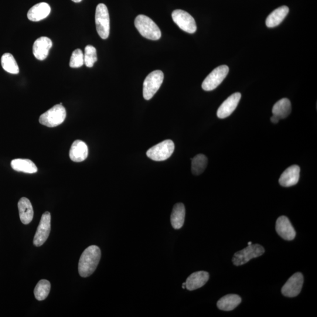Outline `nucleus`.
<instances>
[{
  "label": "nucleus",
  "mask_w": 317,
  "mask_h": 317,
  "mask_svg": "<svg viewBox=\"0 0 317 317\" xmlns=\"http://www.w3.org/2000/svg\"><path fill=\"white\" fill-rule=\"evenodd\" d=\"M101 257L100 248L97 245H91L84 250L78 264V271L81 277H88L94 273Z\"/></svg>",
  "instance_id": "obj_1"
},
{
  "label": "nucleus",
  "mask_w": 317,
  "mask_h": 317,
  "mask_svg": "<svg viewBox=\"0 0 317 317\" xmlns=\"http://www.w3.org/2000/svg\"><path fill=\"white\" fill-rule=\"evenodd\" d=\"M135 26L145 38L155 41L161 39V30L149 17L145 15L138 16L135 20Z\"/></svg>",
  "instance_id": "obj_2"
},
{
  "label": "nucleus",
  "mask_w": 317,
  "mask_h": 317,
  "mask_svg": "<svg viewBox=\"0 0 317 317\" xmlns=\"http://www.w3.org/2000/svg\"><path fill=\"white\" fill-rule=\"evenodd\" d=\"M67 112L62 105H56L40 116L39 122L41 124L47 127H56L62 124L66 119Z\"/></svg>",
  "instance_id": "obj_3"
},
{
  "label": "nucleus",
  "mask_w": 317,
  "mask_h": 317,
  "mask_svg": "<svg viewBox=\"0 0 317 317\" xmlns=\"http://www.w3.org/2000/svg\"><path fill=\"white\" fill-rule=\"evenodd\" d=\"M95 24L97 33L101 38L107 39L110 36V19L107 7L104 4H99L95 12Z\"/></svg>",
  "instance_id": "obj_4"
},
{
  "label": "nucleus",
  "mask_w": 317,
  "mask_h": 317,
  "mask_svg": "<svg viewBox=\"0 0 317 317\" xmlns=\"http://www.w3.org/2000/svg\"><path fill=\"white\" fill-rule=\"evenodd\" d=\"M164 79L162 71L156 70L150 73L144 83L143 95L146 100H150L159 90Z\"/></svg>",
  "instance_id": "obj_5"
},
{
  "label": "nucleus",
  "mask_w": 317,
  "mask_h": 317,
  "mask_svg": "<svg viewBox=\"0 0 317 317\" xmlns=\"http://www.w3.org/2000/svg\"><path fill=\"white\" fill-rule=\"evenodd\" d=\"M175 150V144L172 140H165L150 148L146 155L155 161H163L172 156Z\"/></svg>",
  "instance_id": "obj_6"
},
{
  "label": "nucleus",
  "mask_w": 317,
  "mask_h": 317,
  "mask_svg": "<svg viewBox=\"0 0 317 317\" xmlns=\"http://www.w3.org/2000/svg\"><path fill=\"white\" fill-rule=\"evenodd\" d=\"M265 250L261 245L255 244L248 245L244 249L235 253L232 259L233 264L236 266L245 264L252 258L261 256Z\"/></svg>",
  "instance_id": "obj_7"
},
{
  "label": "nucleus",
  "mask_w": 317,
  "mask_h": 317,
  "mask_svg": "<svg viewBox=\"0 0 317 317\" xmlns=\"http://www.w3.org/2000/svg\"><path fill=\"white\" fill-rule=\"evenodd\" d=\"M229 71L227 66H221L215 68L203 82L202 87L206 91L215 90L226 78Z\"/></svg>",
  "instance_id": "obj_8"
},
{
  "label": "nucleus",
  "mask_w": 317,
  "mask_h": 317,
  "mask_svg": "<svg viewBox=\"0 0 317 317\" xmlns=\"http://www.w3.org/2000/svg\"><path fill=\"white\" fill-rule=\"evenodd\" d=\"M172 17L174 23L184 32L189 34L196 32L195 20L188 13L182 10H176L173 12Z\"/></svg>",
  "instance_id": "obj_9"
},
{
  "label": "nucleus",
  "mask_w": 317,
  "mask_h": 317,
  "mask_svg": "<svg viewBox=\"0 0 317 317\" xmlns=\"http://www.w3.org/2000/svg\"><path fill=\"white\" fill-rule=\"evenodd\" d=\"M51 231V214L44 213L41 219L38 228L34 238L33 243L36 247L42 246L49 238Z\"/></svg>",
  "instance_id": "obj_10"
},
{
  "label": "nucleus",
  "mask_w": 317,
  "mask_h": 317,
  "mask_svg": "<svg viewBox=\"0 0 317 317\" xmlns=\"http://www.w3.org/2000/svg\"><path fill=\"white\" fill-rule=\"evenodd\" d=\"M304 277L301 272H296L285 282L281 289L282 294L287 297H295L300 293Z\"/></svg>",
  "instance_id": "obj_11"
},
{
  "label": "nucleus",
  "mask_w": 317,
  "mask_h": 317,
  "mask_svg": "<svg viewBox=\"0 0 317 317\" xmlns=\"http://www.w3.org/2000/svg\"><path fill=\"white\" fill-rule=\"evenodd\" d=\"M241 95L239 93H234L225 100L220 106L217 112L218 118L224 119L229 117L236 110L240 101Z\"/></svg>",
  "instance_id": "obj_12"
},
{
  "label": "nucleus",
  "mask_w": 317,
  "mask_h": 317,
  "mask_svg": "<svg viewBox=\"0 0 317 317\" xmlns=\"http://www.w3.org/2000/svg\"><path fill=\"white\" fill-rule=\"evenodd\" d=\"M275 229L279 236L286 240H292L295 237L294 228L292 226L288 218L282 216L276 221Z\"/></svg>",
  "instance_id": "obj_13"
},
{
  "label": "nucleus",
  "mask_w": 317,
  "mask_h": 317,
  "mask_svg": "<svg viewBox=\"0 0 317 317\" xmlns=\"http://www.w3.org/2000/svg\"><path fill=\"white\" fill-rule=\"evenodd\" d=\"M52 46L53 43L49 38L46 37H40L34 43L33 52L34 57L40 61L46 59Z\"/></svg>",
  "instance_id": "obj_14"
},
{
  "label": "nucleus",
  "mask_w": 317,
  "mask_h": 317,
  "mask_svg": "<svg viewBox=\"0 0 317 317\" xmlns=\"http://www.w3.org/2000/svg\"><path fill=\"white\" fill-rule=\"evenodd\" d=\"M300 168L297 165L289 166L281 174L279 179V183L283 187L294 186L299 181Z\"/></svg>",
  "instance_id": "obj_15"
},
{
  "label": "nucleus",
  "mask_w": 317,
  "mask_h": 317,
  "mask_svg": "<svg viewBox=\"0 0 317 317\" xmlns=\"http://www.w3.org/2000/svg\"><path fill=\"white\" fill-rule=\"evenodd\" d=\"M209 279V274L206 271L193 272L186 279V288L189 291L195 290L205 285Z\"/></svg>",
  "instance_id": "obj_16"
},
{
  "label": "nucleus",
  "mask_w": 317,
  "mask_h": 317,
  "mask_svg": "<svg viewBox=\"0 0 317 317\" xmlns=\"http://www.w3.org/2000/svg\"><path fill=\"white\" fill-rule=\"evenodd\" d=\"M88 156V146L81 140H76L73 142L70 151V158L75 162L85 161Z\"/></svg>",
  "instance_id": "obj_17"
},
{
  "label": "nucleus",
  "mask_w": 317,
  "mask_h": 317,
  "mask_svg": "<svg viewBox=\"0 0 317 317\" xmlns=\"http://www.w3.org/2000/svg\"><path fill=\"white\" fill-rule=\"evenodd\" d=\"M51 13V8L46 3H40L34 6L27 13V17L32 22H40L47 18Z\"/></svg>",
  "instance_id": "obj_18"
},
{
  "label": "nucleus",
  "mask_w": 317,
  "mask_h": 317,
  "mask_svg": "<svg viewBox=\"0 0 317 317\" xmlns=\"http://www.w3.org/2000/svg\"><path fill=\"white\" fill-rule=\"evenodd\" d=\"M20 220L24 224H29L33 219L34 210L29 199L22 197L18 203Z\"/></svg>",
  "instance_id": "obj_19"
},
{
  "label": "nucleus",
  "mask_w": 317,
  "mask_h": 317,
  "mask_svg": "<svg viewBox=\"0 0 317 317\" xmlns=\"http://www.w3.org/2000/svg\"><path fill=\"white\" fill-rule=\"evenodd\" d=\"M185 207L183 203H177L174 206L171 217H170V221H171L172 227L175 229L178 230L183 227L185 222Z\"/></svg>",
  "instance_id": "obj_20"
},
{
  "label": "nucleus",
  "mask_w": 317,
  "mask_h": 317,
  "mask_svg": "<svg viewBox=\"0 0 317 317\" xmlns=\"http://www.w3.org/2000/svg\"><path fill=\"white\" fill-rule=\"evenodd\" d=\"M289 12V9L287 6H282L274 10L267 17L265 24L268 28H273L280 25Z\"/></svg>",
  "instance_id": "obj_21"
},
{
  "label": "nucleus",
  "mask_w": 317,
  "mask_h": 317,
  "mask_svg": "<svg viewBox=\"0 0 317 317\" xmlns=\"http://www.w3.org/2000/svg\"><path fill=\"white\" fill-rule=\"evenodd\" d=\"M291 112V104L287 98H282L276 102L272 109V115L276 116L279 119L288 117Z\"/></svg>",
  "instance_id": "obj_22"
},
{
  "label": "nucleus",
  "mask_w": 317,
  "mask_h": 317,
  "mask_svg": "<svg viewBox=\"0 0 317 317\" xmlns=\"http://www.w3.org/2000/svg\"><path fill=\"white\" fill-rule=\"evenodd\" d=\"M241 298L236 294H228L221 298L217 303V307L223 311H232L240 304Z\"/></svg>",
  "instance_id": "obj_23"
},
{
  "label": "nucleus",
  "mask_w": 317,
  "mask_h": 317,
  "mask_svg": "<svg viewBox=\"0 0 317 317\" xmlns=\"http://www.w3.org/2000/svg\"><path fill=\"white\" fill-rule=\"evenodd\" d=\"M11 166L12 168L17 172L32 174L38 171L35 163L29 159H14L11 162Z\"/></svg>",
  "instance_id": "obj_24"
},
{
  "label": "nucleus",
  "mask_w": 317,
  "mask_h": 317,
  "mask_svg": "<svg viewBox=\"0 0 317 317\" xmlns=\"http://www.w3.org/2000/svg\"><path fill=\"white\" fill-rule=\"evenodd\" d=\"M2 66L7 72L12 74L19 73V67L12 54L6 53L2 57Z\"/></svg>",
  "instance_id": "obj_25"
},
{
  "label": "nucleus",
  "mask_w": 317,
  "mask_h": 317,
  "mask_svg": "<svg viewBox=\"0 0 317 317\" xmlns=\"http://www.w3.org/2000/svg\"><path fill=\"white\" fill-rule=\"evenodd\" d=\"M51 289V284L50 281L47 279H42L36 286L34 289V295L35 297L39 301L44 300L49 296Z\"/></svg>",
  "instance_id": "obj_26"
},
{
  "label": "nucleus",
  "mask_w": 317,
  "mask_h": 317,
  "mask_svg": "<svg viewBox=\"0 0 317 317\" xmlns=\"http://www.w3.org/2000/svg\"><path fill=\"white\" fill-rule=\"evenodd\" d=\"M208 160L203 154H199L194 157L192 160V172L193 175H199L206 169Z\"/></svg>",
  "instance_id": "obj_27"
},
{
  "label": "nucleus",
  "mask_w": 317,
  "mask_h": 317,
  "mask_svg": "<svg viewBox=\"0 0 317 317\" xmlns=\"http://www.w3.org/2000/svg\"><path fill=\"white\" fill-rule=\"evenodd\" d=\"M84 64L88 68H92L97 61V50L93 46L88 45L85 49Z\"/></svg>",
  "instance_id": "obj_28"
},
{
  "label": "nucleus",
  "mask_w": 317,
  "mask_h": 317,
  "mask_svg": "<svg viewBox=\"0 0 317 317\" xmlns=\"http://www.w3.org/2000/svg\"><path fill=\"white\" fill-rule=\"evenodd\" d=\"M84 64V56L83 51L77 49L74 51L71 56L70 66L71 68H80Z\"/></svg>",
  "instance_id": "obj_29"
},
{
  "label": "nucleus",
  "mask_w": 317,
  "mask_h": 317,
  "mask_svg": "<svg viewBox=\"0 0 317 317\" xmlns=\"http://www.w3.org/2000/svg\"><path fill=\"white\" fill-rule=\"evenodd\" d=\"M280 120L278 117H276V116L272 115L271 118V121L273 124H277L279 121Z\"/></svg>",
  "instance_id": "obj_30"
},
{
  "label": "nucleus",
  "mask_w": 317,
  "mask_h": 317,
  "mask_svg": "<svg viewBox=\"0 0 317 317\" xmlns=\"http://www.w3.org/2000/svg\"><path fill=\"white\" fill-rule=\"evenodd\" d=\"M72 1L74 3H80L83 1V0H72Z\"/></svg>",
  "instance_id": "obj_31"
},
{
  "label": "nucleus",
  "mask_w": 317,
  "mask_h": 317,
  "mask_svg": "<svg viewBox=\"0 0 317 317\" xmlns=\"http://www.w3.org/2000/svg\"><path fill=\"white\" fill-rule=\"evenodd\" d=\"M182 288H183V289L186 288V282H184V283L183 284V285H182Z\"/></svg>",
  "instance_id": "obj_32"
},
{
  "label": "nucleus",
  "mask_w": 317,
  "mask_h": 317,
  "mask_svg": "<svg viewBox=\"0 0 317 317\" xmlns=\"http://www.w3.org/2000/svg\"><path fill=\"white\" fill-rule=\"evenodd\" d=\"M251 244H252V242L251 241L248 242V245H251Z\"/></svg>",
  "instance_id": "obj_33"
}]
</instances>
